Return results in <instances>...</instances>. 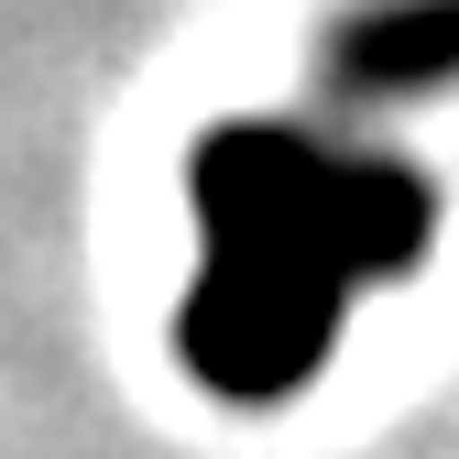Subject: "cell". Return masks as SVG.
Masks as SVG:
<instances>
[{"instance_id": "obj_1", "label": "cell", "mask_w": 459, "mask_h": 459, "mask_svg": "<svg viewBox=\"0 0 459 459\" xmlns=\"http://www.w3.org/2000/svg\"><path fill=\"white\" fill-rule=\"evenodd\" d=\"M186 197L219 263H284L317 284H383L427 252V186L383 153H339L284 121H230L197 143Z\"/></svg>"}, {"instance_id": "obj_3", "label": "cell", "mask_w": 459, "mask_h": 459, "mask_svg": "<svg viewBox=\"0 0 459 459\" xmlns=\"http://www.w3.org/2000/svg\"><path fill=\"white\" fill-rule=\"evenodd\" d=\"M328 66L351 99H416V88L459 77V0H383L339 33Z\"/></svg>"}, {"instance_id": "obj_2", "label": "cell", "mask_w": 459, "mask_h": 459, "mask_svg": "<svg viewBox=\"0 0 459 459\" xmlns=\"http://www.w3.org/2000/svg\"><path fill=\"white\" fill-rule=\"evenodd\" d=\"M328 328H339V284L284 273V263H219L208 252L197 296L176 317V351H186V372L219 394V405H284V394L317 383Z\"/></svg>"}]
</instances>
